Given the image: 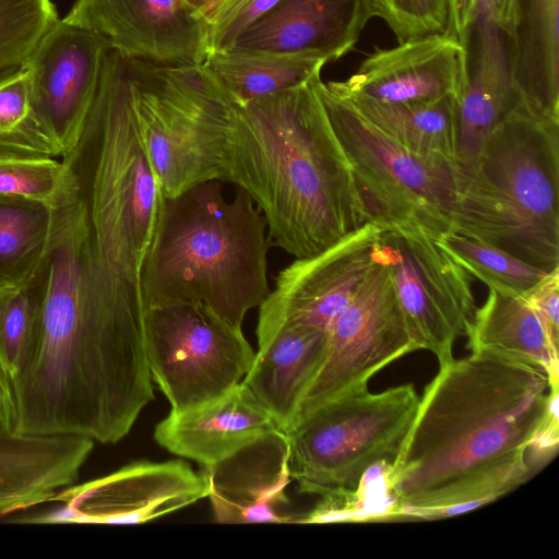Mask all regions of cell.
I'll return each mask as SVG.
<instances>
[{"label":"cell","instance_id":"cell-9","mask_svg":"<svg viewBox=\"0 0 559 559\" xmlns=\"http://www.w3.org/2000/svg\"><path fill=\"white\" fill-rule=\"evenodd\" d=\"M318 91L371 221L435 239L450 231L456 168L409 151L322 80Z\"/></svg>","mask_w":559,"mask_h":559},{"label":"cell","instance_id":"cell-12","mask_svg":"<svg viewBox=\"0 0 559 559\" xmlns=\"http://www.w3.org/2000/svg\"><path fill=\"white\" fill-rule=\"evenodd\" d=\"M415 350L390 269L372 252L366 277L328 334L324 360L294 424L324 403L368 389L376 373Z\"/></svg>","mask_w":559,"mask_h":559},{"label":"cell","instance_id":"cell-36","mask_svg":"<svg viewBox=\"0 0 559 559\" xmlns=\"http://www.w3.org/2000/svg\"><path fill=\"white\" fill-rule=\"evenodd\" d=\"M281 0H221L206 19L212 51L230 49L240 35Z\"/></svg>","mask_w":559,"mask_h":559},{"label":"cell","instance_id":"cell-16","mask_svg":"<svg viewBox=\"0 0 559 559\" xmlns=\"http://www.w3.org/2000/svg\"><path fill=\"white\" fill-rule=\"evenodd\" d=\"M63 20L129 60L191 66L211 52L209 23L187 0H76Z\"/></svg>","mask_w":559,"mask_h":559},{"label":"cell","instance_id":"cell-29","mask_svg":"<svg viewBox=\"0 0 559 559\" xmlns=\"http://www.w3.org/2000/svg\"><path fill=\"white\" fill-rule=\"evenodd\" d=\"M0 195L25 198L60 209L76 200V183L63 160L0 150Z\"/></svg>","mask_w":559,"mask_h":559},{"label":"cell","instance_id":"cell-28","mask_svg":"<svg viewBox=\"0 0 559 559\" xmlns=\"http://www.w3.org/2000/svg\"><path fill=\"white\" fill-rule=\"evenodd\" d=\"M58 209L0 195V288L21 286L39 272L53 236Z\"/></svg>","mask_w":559,"mask_h":559},{"label":"cell","instance_id":"cell-38","mask_svg":"<svg viewBox=\"0 0 559 559\" xmlns=\"http://www.w3.org/2000/svg\"><path fill=\"white\" fill-rule=\"evenodd\" d=\"M491 0H449L448 31L468 48L471 34L484 13H490Z\"/></svg>","mask_w":559,"mask_h":559},{"label":"cell","instance_id":"cell-23","mask_svg":"<svg viewBox=\"0 0 559 559\" xmlns=\"http://www.w3.org/2000/svg\"><path fill=\"white\" fill-rule=\"evenodd\" d=\"M475 28L474 66L457 103L456 169L473 160L486 136L520 102L506 37L488 13L480 16Z\"/></svg>","mask_w":559,"mask_h":559},{"label":"cell","instance_id":"cell-4","mask_svg":"<svg viewBox=\"0 0 559 559\" xmlns=\"http://www.w3.org/2000/svg\"><path fill=\"white\" fill-rule=\"evenodd\" d=\"M62 160L83 210L90 290L107 319L144 330L143 265L162 192L136 117L127 60L109 49L83 132Z\"/></svg>","mask_w":559,"mask_h":559},{"label":"cell","instance_id":"cell-7","mask_svg":"<svg viewBox=\"0 0 559 559\" xmlns=\"http://www.w3.org/2000/svg\"><path fill=\"white\" fill-rule=\"evenodd\" d=\"M127 60L138 121L163 198L226 181L238 105L205 63Z\"/></svg>","mask_w":559,"mask_h":559},{"label":"cell","instance_id":"cell-19","mask_svg":"<svg viewBox=\"0 0 559 559\" xmlns=\"http://www.w3.org/2000/svg\"><path fill=\"white\" fill-rule=\"evenodd\" d=\"M374 16L373 0H281L231 48L308 52L337 60L354 49Z\"/></svg>","mask_w":559,"mask_h":559},{"label":"cell","instance_id":"cell-15","mask_svg":"<svg viewBox=\"0 0 559 559\" xmlns=\"http://www.w3.org/2000/svg\"><path fill=\"white\" fill-rule=\"evenodd\" d=\"M109 49L102 35L58 19L24 67L32 109L55 135L63 156L81 138Z\"/></svg>","mask_w":559,"mask_h":559},{"label":"cell","instance_id":"cell-31","mask_svg":"<svg viewBox=\"0 0 559 559\" xmlns=\"http://www.w3.org/2000/svg\"><path fill=\"white\" fill-rule=\"evenodd\" d=\"M41 310L39 272L28 283L0 288V366L12 383L36 346Z\"/></svg>","mask_w":559,"mask_h":559},{"label":"cell","instance_id":"cell-32","mask_svg":"<svg viewBox=\"0 0 559 559\" xmlns=\"http://www.w3.org/2000/svg\"><path fill=\"white\" fill-rule=\"evenodd\" d=\"M392 463L384 460L373 465L353 492L320 497L316 507L295 522L325 524L399 519L400 506L391 486Z\"/></svg>","mask_w":559,"mask_h":559},{"label":"cell","instance_id":"cell-17","mask_svg":"<svg viewBox=\"0 0 559 559\" xmlns=\"http://www.w3.org/2000/svg\"><path fill=\"white\" fill-rule=\"evenodd\" d=\"M468 73V48L444 32L376 48L348 79L329 83L345 93L392 104L445 97L459 103Z\"/></svg>","mask_w":559,"mask_h":559},{"label":"cell","instance_id":"cell-13","mask_svg":"<svg viewBox=\"0 0 559 559\" xmlns=\"http://www.w3.org/2000/svg\"><path fill=\"white\" fill-rule=\"evenodd\" d=\"M209 484L182 460L139 461L59 491L53 511L16 520L37 524H140L207 498Z\"/></svg>","mask_w":559,"mask_h":559},{"label":"cell","instance_id":"cell-6","mask_svg":"<svg viewBox=\"0 0 559 559\" xmlns=\"http://www.w3.org/2000/svg\"><path fill=\"white\" fill-rule=\"evenodd\" d=\"M451 230L536 267L559 266V121L521 100L455 170Z\"/></svg>","mask_w":559,"mask_h":559},{"label":"cell","instance_id":"cell-14","mask_svg":"<svg viewBox=\"0 0 559 559\" xmlns=\"http://www.w3.org/2000/svg\"><path fill=\"white\" fill-rule=\"evenodd\" d=\"M386 227L369 221L328 249L283 269L259 306L257 338L282 328L331 331L372 263Z\"/></svg>","mask_w":559,"mask_h":559},{"label":"cell","instance_id":"cell-26","mask_svg":"<svg viewBox=\"0 0 559 559\" xmlns=\"http://www.w3.org/2000/svg\"><path fill=\"white\" fill-rule=\"evenodd\" d=\"M326 85L409 151L456 168L459 107L455 98L392 104L338 91L329 82Z\"/></svg>","mask_w":559,"mask_h":559},{"label":"cell","instance_id":"cell-25","mask_svg":"<svg viewBox=\"0 0 559 559\" xmlns=\"http://www.w3.org/2000/svg\"><path fill=\"white\" fill-rule=\"evenodd\" d=\"M465 336L472 353H489L538 367L558 389V352L524 295L489 288Z\"/></svg>","mask_w":559,"mask_h":559},{"label":"cell","instance_id":"cell-18","mask_svg":"<svg viewBox=\"0 0 559 559\" xmlns=\"http://www.w3.org/2000/svg\"><path fill=\"white\" fill-rule=\"evenodd\" d=\"M202 472L216 522H294L293 515L283 511L292 480L285 431L275 430Z\"/></svg>","mask_w":559,"mask_h":559},{"label":"cell","instance_id":"cell-11","mask_svg":"<svg viewBox=\"0 0 559 559\" xmlns=\"http://www.w3.org/2000/svg\"><path fill=\"white\" fill-rule=\"evenodd\" d=\"M390 269L399 305L417 349L439 366L451 361L476 310L473 276L437 239L407 228L384 229L372 249Z\"/></svg>","mask_w":559,"mask_h":559},{"label":"cell","instance_id":"cell-30","mask_svg":"<svg viewBox=\"0 0 559 559\" xmlns=\"http://www.w3.org/2000/svg\"><path fill=\"white\" fill-rule=\"evenodd\" d=\"M437 241L474 278L489 288L524 295L547 273L499 248L450 230Z\"/></svg>","mask_w":559,"mask_h":559},{"label":"cell","instance_id":"cell-37","mask_svg":"<svg viewBox=\"0 0 559 559\" xmlns=\"http://www.w3.org/2000/svg\"><path fill=\"white\" fill-rule=\"evenodd\" d=\"M542 323L551 347L559 345V266L549 271L524 294Z\"/></svg>","mask_w":559,"mask_h":559},{"label":"cell","instance_id":"cell-24","mask_svg":"<svg viewBox=\"0 0 559 559\" xmlns=\"http://www.w3.org/2000/svg\"><path fill=\"white\" fill-rule=\"evenodd\" d=\"M508 43L520 100L533 112L559 121V0H521Z\"/></svg>","mask_w":559,"mask_h":559},{"label":"cell","instance_id":"cell-35","mask_svg":"<svg viewBox=\"0 0 559 559\" xmlns=\"http://www.w3.org/2000/svg\"><path fill=\"white\" fill-rule=\"evenodd\" d=\"M377 16L397 43L444 33L449 26V0H373Z\"/></svg>","mask_w":559,"mask_h":559},{"label":"cell","instance_id":"cell-1","mask_svg":"<svg viewBox=\"0 0 559 559\" xmlns=\"http://www.w3.org/2000/svg\"><path fill=\"white\" fill-rule=\"evenodd\" d=\"M558 423V389L535 366L489 353L440 365L392 463L399 519L435 520L491 502L538 468L527 456Z\"/></svg>","mask_w":559,"mask_h":559},{"label":"cell","instance_id":"cell-2","mask_svg":"<svg viewBox=\"0 0 559 559\" xmlns=\"http://www.w3.org/2000/svg\"><path fill=\"white\" fill-rule=\"evenodd\" d=\"M88 274L86 226L76 198L58 209L39 270L38 337L11 383L15 432L116 443L154 400L145 345L102 319Z\"/></svg>","mask_w":559,"mask_h":559},{"label":"cell","instance_id":"cell-21","mask_svg":"<svg viewBox=\"0 0 559 559\" xmlns=\"http://www.w3.org/2000/svg\"><path fill=\"white\" fill-rule=\"evenodd\" d=\"M94 443L81 437L0 433V516L49 503L75 484Z\"/></svg>","mask_w":559,"mask_h":559},{"label":"cell","instance_id":"cell-34","mask_svg":"<svg viewBox=\"0 0 559 559\" xmlns=\"http://www.w3.org/2000/svg\"><path fill=\"white\" fill-rule=\"evenodd\" d=\"M58 19L51 0H0V82L24 70L38 41Z\"/></svg>","mask_w":559,"mask_h":559},{"label":"cell","instance_id":"cell-33","mask_svg":"<svg viewBox=\"0 0 559 559\" xmlns=\"http://www.w3.org/2000/svg\"><path fill=\"white\" fill-rule=\"evenodd\" d=\"M0 150L55 158L63 156L55 135L32 109L25 69L0 82Z\"/></svg>","mask_w":559,"mask_h":559},{"label":"cell","instance_id":"cell-27","mask_svg":"<svg viewBox=\"0 0 559 559\" xmlns=\"http://www.w3.org/2000/svg\"><path fill=\"white\" fill-rule=\"evenodd\" d=\"M330 60L308 52L227 49L205 64L237 105L294 88L320 76Z\"/></svg>","mask_w":559,"mask_h":559},{"label":"cell","instance_id":"cell-20","mask_svg":"<svg viewBox=\"0 0 559 559\" xmlns=\"http://www.w3.org/2000/svg\"><path fill=\"white\" fill-rule=\"evenodd\" d=\"M278 429L269 412L240 382L209 403L183 412L170 411L156 425L154 439L168 452L206 468Z\"/></svg>","mask_w":559,"mask_h":559},{"label":"cell","instance_id":"cell-3","mask_svg":"<svg viewBox=\"0 0 559 559\" xmlns=\"http://www.w3.org/2000/svg\"><path fill=\"white\" fill-rule=\"evenodd\" d=\"M320 76L238 105L226 181L261 211L270 245L314 255L371 221L320 97Z\"/></svg>","mask_w":559,"mask_h":559},{"label":"cell","instance_id":"cell-40","mask_svg":"<svg viewBox=\"0 0 559 559\" xmlns=\"http://www.w3.org/2000/svg\"><path fill=\"white\" fill-rule=\"evenodd\" d=\"M14 400L9 377L0 366V433L13 431Z\"/></svg>","mask_w":559,"mask_h":559},{"label":"cell","instance_id":"cell-41","mask_svg":"<svg viewBox=\"0 0 559 559\" xmlns=\"http://www.w3.org/2000/svg\"><path fill=\"white\" fill-rule=\"evenodd\" d=\"M206 20L221 0H187Z\"/></svg>","mask_w":559,"mask_h":559},{"label":"cell","instance_id":"cell-8","mask_svg":"<svg viewBox=\"0 0 559 559\" xmlns=\"http://www.w3.org/2000/svg\"><path fill=\"white\" fill-rule=\"evenodd\" d=\"M419 395L412 383L369 389L324 403L286 432L289 469L299 492H353L365 473L394 461L414 419Z\"/></svg>","mask_w":559,"mask_h":559},{"label":"cell","instance_id":"cell-5","mask_svg":"<svg viewBox=\"0 0 559 559\" xmlns=\"http://www.w3.org/2000/svg\"><path fill=\"white\" fill-rule=\"evenodd\" d=\"M266 223L238 188L228 201L218 180L162 198L142 271L146 309L202 305L242 328L271 292Z\"/></svg>","mask_w":559,"mask_h":559},{"label":"cell","instance_id":"cell-22","mask_svg":"<svg viewBox=\"0 0 559 559\" xmlns=\"http://www.w3.org/2000/svg\"><path fill=\"white\" fill-rule=\"evenodd\" d=\"M258 352L242 383L288 431L302 397L318 373L328 347L321 331L282 328L258 338Z\"/></svg>","mask_w":559,"mask_h":559},{"label":"cell","instance_id":"cell-39","mask_svg":"<svg viewBox=\"0 0 559 559\" xmlns=\"http://www.w3.org/2000/svg\"><path fill=\"white\" fill-rule=\"evenodd\" d=\"M520 2L521 0H491L490 2L489 17L508 40L514 34Z\"/></svg>","mask_w":559,"mask_h":559},{"label":"cell","instance_id":"cell-10","mask_svg":"<svg viewBox=\"0 0 559 559\" xmlns=\"http://www.w3.org/2000/svg\"><path fill=\"white\" fill-rule=\"evenodd\" d=\"M144 341L152 380L171 412L198 407L230 391L255 354L242 328L202 305L146 309Z\"/></svg>","mask_w":559,"mask_h":559}]
</instances>
